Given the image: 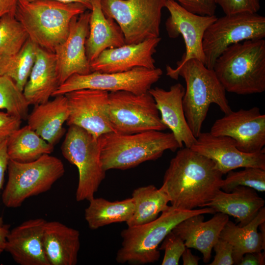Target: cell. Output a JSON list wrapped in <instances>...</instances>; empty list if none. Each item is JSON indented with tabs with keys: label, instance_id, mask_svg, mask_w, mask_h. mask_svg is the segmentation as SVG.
Instances as JSON below:
<instances>
[{
	"label": "cell",
	"instance_id": "cell-31",
	"mask_svg": "<svg viewBox=\"0 0 265 265\" xmlns=\"http://www.w3.org/2000/svg\"><path fill=\"white\" fill-rule=\"evenodd\" d=\"M37 47L28 39L16 53L0 56V75L11 79L22 92L34 63Z\"/></svg>",
	"mask_w": 265,
	"mask_h": 265
},
{
	"label": "cell",
	"instance_id": "cell-27",
	"mask_svg": "<svg viewBox=\"0 0 265 265\" xmlns=\"http://www.w3.org/2000/svg\"><path fill=\"white\" fill-rule=\"evenodd\" d=\"M265 222V208L263 207L248 224L240 227L230 220L222 230L219 238L228 241L233 247L235 265H238L243 256L250 252L265 251V238L258 232L259 225Z\"/></svg>",
	"mask_w": 265,
	"mask_h": 265
},
{
	"label": "cell",
	"instance_id": "cell-1",
	"mask_svg": "<svg viewBox=\"0 0 265 265\" xmlns=\"http://www.w3.org/2000/svg\"><path fill=\"white\" fill-rule=\"evenodd\" d=\"M223 175L212 159L182 147L171 159L160 188L174 208H203L221 189Z\"/></svg>",
	"mask_w": 265,
	"mask_h": 265
},
{
	"label": "cell",
	"instance_id": "cell-6",
	"mask_svg": "<svg viewBox=\"0 0 265 265\" xmlns=\"http://www.w3.org/2000/svg\"><path fill=\"white\" fill-rule=\"evenodd\" d=\"M214 213V210L208 207L186 210L169 206L154 220L128 227L121 232L123 240L115 260L118 263L131 265L153 263L160 256L159 245L178 224L191 216Z\"/></svg>",
	"mask_w": 265,
	"mask_h": 265
},
{
	"label": "cell",
	"instance_id": "cell-16",
	"mask_svg": "<svg viewBox=\"0 0 265 265\" xmlns=\"http://www.w3.org/2000/svg\"><path fill=\"white\" fill-rule=\"evenodd\" d=\"M190 148L212 159L223 174L246 167L265 170V148L255 153H244L237 147L235 141L229 136L201 132Z\"/></svg>",
	"mask_w": 265,
	"mask_h": 265
},
{
	"label": "cell",
	"instance_id": "cell-36",
	"mask_svg": "<svg viewBox=\"0 0 265 265\" xmlns=\"http://www.w3.org/2000/svg\"><path fill=\"white\" fill-rule=\"evenodd\" d=\"M225 15L241 12L257 13L260 9V0H214Z\"/></svg>",
	"mask_w": 265,
	"mask_h": 265
},
{
	"label": "cell",
	"instance_id": "cell-13",
	"mask_svg": "<svg viewBox=\"0 0 265 265\" xmlns=\"http://www.w3.org/2000/svg\"><path fill=\"white\" fill-rule=\"evenodd\" d=\"M210 132L215 136L232 138L241 151L259 152L265 145V115L256 106L248 109L231 111L217 119Z\"/></svg>",
	"mask_w": 265,
	"mask_h": 265
},
{
	"label": "cell",
	"instance_id": "cell-5",
	"mask_svg": "<svg viewBox=\"0 0 265 265\" xmlns=\"http://www.w3.org/2000/svg\"><path fill=\"white\" fill-rule=\"evenodd\" d=\"M104 169L126 170L161 157L166 150L174 152L180 146L172 132L159 131L122 134L113 132L98 138Z\"/></svg>",
	"mask_w": 265,
	"mask_h": 265
},
{
	"label": "cell",
	"instance_id": "cell-10",
	"mask_svg": "<svg viewBox=\"0 0 265 265\" xmlns=\"http://www.w3.org/2000/svg\"><path fill=\"white\" fill-rule=\"evenodd\" d=\"M107 114L113 132L119 134L167 129L149 91L140 94L126 91L109 92Z\"/></svg>",
	"mask_w": 265,
	"mask_h": 265
},
{
	"label": "cell",
	"instance_id": "cell-34",
	"mask_svg": "<svg viewBox=\"0 0 265 265\" xmlns=\"http://www.w3.org/2000/svg\"><path fill=\"white\" fill-rule=\"evenodd\" d=\"M223 179L220 188L229 192L238 186L251 187L259 192L265 191V170L259 167H246L238 171H230Z\"/></svg>",
	"mask_w": 265,
	"mask_h": 265
},
{
	"label": "cell",
	"instance_id": "cell-26",
	"mask_svg": "<svg viewBox=\"0 0 265 265\" xmlns=\"http://www.w3.org/2000/svg\"><path fill=\"white\" fill-rule=\"evenodd\" d=\"M89 32L85 41L86 54L90 63L104 50L125 44L121 28L112 19L106 16L101 0H91Z\"/></svg>",
	"mask_w": 265,
	"mask_h": 265
},
{
	"label": "cell",
	"instance_id": "cell-12",
	"mask_svg": "<svg viewBox=\"0 0 265 265\" xmlns=\"http://www.w3.org/2000/svg\"><path fill=\"white\" fill-rule=\"evenodd\" d=\"M162 73L159 68L149 69L137 67L119 73L91 72L85 75L75 74L60 84L52 97L82 89L108 92L126 91L140 94L148 91L152 85L160 78Z\"/></svg>",
	"mask_w": 265,
	"mask_h": 265
},
{
	"label": "cell",
	"instance_id": "cell-30",
	"mask_svg": "<svg viewBox=\"0 0 265 265\" xmlns=\"http://www.w3.org/2000/svg\"><path fill=\"white\" fill-rule=\"evenodd\" d=\"M132 198L134 209L132 217L126 222L128 227L150 222L169 207V200L166 194L152 185L135 188Z\"/></svg>",
	"mask_w": 265,
	"mask_h": 265
},
{
	"label": "cell",
	"instance_id": "cell-25",
	"mask_svg": "<svg viewBox=\"0 0 265 265\" xmlns=\"http://www.w3.org/2000/svg\"><path fill=\"white\" fill-rule=\"evenodd\" d=\"M27 117V125L40 136L54 145L65 133L63 127L69 109L65 95L54 96L53 100L34 106Z\"/></svg>",
	"mask_w": 265,
	"mask_h": 265
},
{
	"label": "cell",
	"instance_id": "cell-18",
	"mask_svg": "<svg viewBox=\"0 0 265 265\" xmlns=\"http://www.w3.org/2000/svg\"><path fill=\"white\" fill-rule=\"evenodd\" d=\"M161 38H150L137 43L106 49L90 63L91 72L119 73L142 67L156 68L153 54Z\"/></svg>",
	"mask_w": 265,
	"mask_h": 265
},
{
	"label": "cell",
	"instance_id": "cell-28",
	"mask_svg": "<svg viewBox=\"0 0 265 265\" xmlns=\"http://www.w3.org/2000/svg\"><path fill=\"white\" fill-rule=\"evenodd\" d=\"M85 209L84 218L88 227L96 230L116 222L128 221L134 209L133 199L110 201L103 198H93Z\"/></svg>",
	"mask_w": 265,
	"mask_h": 265
},
{
	"label": "cell",
	"instance_id": "cell-9",
	"mask_svg": "<svg viewBox=\"0 0 265 265\" xmlns=\"http://www.w3.org/2000/svg\"><path fill=\"white\" fill-rule=\"evenodd\" d=\"M166 3V0H101L106 16L121 28L125 44L159 37L161 11Z\"/></svg>",
	"mask_w": 265,
	"mask_h": 265
},
{
	"label": "cell",
	"instance_id": "cell-23",
	"mask_svg": "<svg viewBox=\"0 0 265 265\" xmlns=\"http://www.w3.org/2000/svg\"><path fill=\"white\" fill-rule=\"evenodd\" d=\"M265 200L249 187L238 186L226 192L219 189L212 199L203 207L212 208L215 212L231 215L237 219L240 227L250 222L264 207Z\"/></svg>",
	"mask_w": 265,
	"mask_h": 265
},
{
	"label": "cell",
	"instance_id": "cell-21",
	"mask_svg": "<svg viewBox=\"0 0 265 265\" xmlns=\"http://www.w3.org/2000/svg\"><path fill=\"white\" fill-rule=\"evenodd\" d=\"M203 214L185 219L172 231L184 241L186 247L193 248L201 252L203 262L207 263L211 258L212 249L229 218V215L217 212L211 219L204 221Z\"/></svg>",
	"mask_w": 265,
	"mask_h": 265
},
{
	"label": "cell",
	"instance_id": "cell-20",
	"mask_svg": "<svg viewBox=\"0 0 265 265\" xmlns=\"http://www.w3.org/2000/svg\"><path fill=\"white\" fill-rule=\"evenodd\" d=\"M149 92L154 98L162 123L171 131L180 148H190L196 141L186 120L183 105L185 89L181 83L172 85L168 91L156 87Z\"/></svg>",
	"mask_w": 265,
	"mask_h": 265
},
{
	"label": "cell",
	"instance_id": "cell-42",
	"mask_svg": "<svg viewBox=\"0 0 265 265\" xmlns=\"http://www.w3.org/2000/svg\"><path fill=\"white\" fill-rule=\"evenodd\" d=\"M18 0H0V19L8 14L14 15Z\"/></svg>",
	"mask_w": 265,
	"mask_h": 265
},
{
	"label": "cell",
	"instance_id": "cell-14",
	"mask_svg": "<svg viewBox=\"0 0 265 265\" xmlns=\"http://www.w3.org/2000/svg\"><path fill=\"white\" fill-rule=\"evenodd\" d=\"M108 93L82 89L65 94L69 109L67 125L80 127L96 138L113 132L107 114Z\"/></svg>",
	"mask_w": 265,
	"mask_h": 265
},
{
	"label": "cell",
	"instance_id": "cell-45",
	"mask_svg": "<svg viewBox=\"0 0 265 265\" xmlns=\"http://www.w3.org/2000/svg\"><path fill=\"white\" fill-rule=\"evenodd\" d=\"M64 3H79L83 5L88 10H91V0H53Z\"/></svg>",
	"mask_w": 265,
	"mask_h": 265
},
{
	"label": "cell",
	"instance_id": "cell-33",
	"mask_svg": "<svg viewBox=\"0 0 265 265\" xmlns=\"http://www.w3.org/2000/svg\"><path fill=\"white\" fill-rule=\"evenodd\" d=\"M29 104L23 92L10 78L0 75V109L25 120L28 117Z\"/></svg>",
	"mask_w": 265,
	"mask_h": 265
},
{
	"label": "cell",
	"instance_id": "cell-32",
	"mask_svg": "<svg viewBox=\"0 0 265 265\" xmlns=\"http://www.w3.org/2000/svg\"><path fill=\"white\" fill-rule=\"evenodd\" d=\"M28 37L14 15L8 14L0 19V56L18 53Z\"/></svg>",
	"mask_w": 265,
	"mask_h": 265
},
{
	"label": "cell",
	"instance_id": "cell-37",
	"mask_svg": "<svg viewBox=\"0 0 265 265\" xmlns=\"http://www.w3.org/2000/svg\"><path fill=\"white\" fill-rule=\"evenodd\" d=\"M187 11L201 16H213L217 5L214 0H173Z\"/></svg>",
	"mask_w": 265,
	"mask_h": 265
},
{
	"label": "cell",
	"instance_id": "cell-38",
	"mask_svg": "<svg viewBox=\"0 0 265 265\" xmlns=\"http://www.w3.org/2000/svg\"><path fill=\"white\" fill-rule=\"evenodd\" d=\"M215 254L210 265H234L233 247L227 240L219 238L213 247Z\"/></svg>",
	"mask_w": 265,
	"mask_h": 265
},
{
	"label": "cell",
	"instance_id": "cell-39",
	"mask_svg": "<svg viewBox=\"0 0 265 265\" xmlns=\"http://www.w3.org/2000/svg\"><path fill=\"white\" fill-rule=\"evenodd\" d=\"M22 119L7 112L0 111V142L8 139L20 128Z\"/></svg>",
	"mask_w": 265,
	"mask_h": 265
},
{
	"label": "cell",
	"instance_id": "cell-11",
	"mask_svg": "<svg viewBox=\"0 0 265 265\" xmlns=\"http://www.w3.org/2000/svg\"><path fill=\"white\" fill-rule=\"evenodd\" d=\"M265 37V17L257 13L241 12L217 18L204 34L205 65L213 69L216 59L233 44Z\"/></svg>",
	"mask_w": 265,
	"mask_h": 265
},
{
	"label": "cell",
	"instance_id": "cell-35",
	"mask_svg": "<svg viewBox=\"0 0 265 265\" xmlns=\"http://www.w3.org/2000/svg\"><path fill=\"white\" fill-rule=\"evenodd\" d=\"M186 246L184 241L172 231L169 232L162 240L159 248L164 250L162 265H178Z\"/></svg>",
	"mask_w": 265,
	"mask_h": 265
},
{
	"label": "cell",
	"instance_id": "cell-24",
	"mask_svg": "<svg viewBox=\"0 0 265 265\" xmlns=\"http://www.w3.org/2000/svg\"><path fill=\"white\" fill-rule=\"evenodd\" d=\"M80 232L56 221L46 222L43 235L50 265H75L80 248Z\"/></svg>",
	"mask_w": 265,
	"mask_h": 265
},
{
	"label": "cell",
	"instance_id": "cell-2",
	"mask_svg": "<svg viewBox=\"0 0 265 265\" xmlns=\"http://www.w3.org/2000/svg\"><path fill=\"white\" fill-rule=\"evenodd\" d=\"M166 75L178 80L182 77L186 83L183 105L187 124L197 138L210 105L215 104L225 114L232 111L226 90L213 69H209L196 59H190L179 67L166 66Z\"/></svg>",
	"mask_w": 265,
	"mask_h": 265
},
{
	"label": "cell",
	"instance_id": "cell-17",
	"mask_svg": "<svg viewBox=\"0 0 265 265\" xmlns=\"http://www.w3.org/2000/svg\"><path fill=\"white\" fill-rule=\"evenodd\" d=\"M89 10L72 19L67 37L53 52L60 85L74 74L91 72L85 51L90 16Z\"/></svg>",
	"mask_w": 265,
	"mask_h": 265
},
{
	"label": "cell",
	"instance_id": "cell-4",
	"mask_svg": "<svg viewBox=\"0 0 265 265\" xmlns=\"http://www.w3.org/2000/svg\"><path fill=\"white\" fill-rule=\"evenodd\" d=\"M213 69L225 90L238 95L265 91V40H247L228 47Z\"/></svg>",
	"mask_w": 265,
	"mask_h": 265
},
{
	"label": "cell",
	"instance_id": "cell-7",
	"mask_svg": "<svg viewBox=\"0 0 265 265\" xmlns=\"http://www.w3.org/2000/svg\"><path fill=\"white\" fill-rule=\"evenodd\" d=\"M8 180L2 194L4 205L20 207L26 199L49 190L65 173L62 161L45 154L35 160L21 162L9 159Z\"/></svg>",
	"mask_w": 265,
	"mask_h": 265
},
{
	"label": "cell",
	"instance_id": "cell-15",
	"mask_svg": "<svg viewBox=\"0 0 265 265\" xmlns=\"http://www.w3.org/2000/svg\"><path fill=\"white\" fill-rule=\"evenodd\" d=\"M165 7L170 13L165 22L169 37L175 38L182 35L186 46L185 53L177 62L176 67L190 59H196L204 63L202 46L204 34L207 28L216 20V16L192 13L173 0H166Z\"/></svg>",
	"mask_w": 265,
	"mask_h": 265
},
{
	"label": "cell",
	"instance_id": "cell-19",
	"mask_svg": "<svg viewBox=\"0 0 265 265\" xmlns=\"http://www.w3.org/2000/svg\"><path fill=\"white\" fill-rule=\"evenodd\" d=\"M46 222L41 218L31 219L9 231L4 251L20 265H50L43 243Z\"/></svg>",
	"mask_w": 265,
	"mask_h": 265
},
{
	"label": "cell",
	"instance_id": "cell-8",
	"mask_svg": "<svg viewBox=\"0 0 265 265\" xmlns=\"http://www.w3.org/2000/svg\"><path fill=\"white\" fill-rule=\"evenodd\" d=\"M69 127L61 147L62 154L78 170L76 200L89 201L94 197L106 177L98 139L80 127L75 125Z\"/></svg>",
	"mask_w": 265,
	"mask_h": 265
},
{
	"label": "cell",
	"instance_id": "cell-29",
	"mask_svg": "<svg viewBox=\"0 0 265 265\" xmlns=\"http://www.w3.org/2000/svg\"><path fill=\"white\" fill-rule=\"evenodd\" d=\"M53 147L28 125L16 131L7 141L9 159L21 162L32 161L43 155L50 154Z\"/></svg>",
	"mask_w": 265,
	"mask_h": 265
},
{
	"label": "cell",
	"instance_id": "cell-40",
	"mask_svg": "<svg viewBox=\"0 0 265 265\" xmlns=\"http://www.w3.org/2000/svg\"><path fill=\"white\" fill-rule=\"evenodd\" d=\"M7 139L0 142V192L4 180V174L7 169L9 157L7 152ZM3 225L2 218L0 216V226Z\"/></svg>",
	"mask_w": 265,
	"mask_h": 265
},
{
	"label": "cell",
	"instance_id": "cell-22",
	"mask_svg": "<svg viewBox=\"0 0 265 265\" xmlns=\"http://www.w3.org/2000/svg\"><path fill=\"white\" fill-rule=\"evenodd\" d=\"M59 85L54 53L38 46L34 63L23 91L29 105L48 101Z\"/></svg>",
	"mask_w": 265,
	"mask_h": 265
},
{
	"label": "cell",
	"instance_id": "cell-44",
	"mask_svg": "<svg viewBox=\"0 0 265 265\" xmlns=\"http://www.w3.org/2000/svg\"><path fill=\"white\" fill-rule=\"evenodd\" d=\"M10 225L3 224L0 226V255L4 251L7 236L9 232Z\"/></svg>",
	"mask_w": 265,
	"mask_h": 265
},
{
	"label": "cell",
	"instance_id": "cell-43",
	"mask_svg": "<svg viewBox=\"0 0 265 265\" xmlns=\"http://www.w3.org/2000/svg\"><path fill=\"white\" fill-rule=\"evenodd\" d=\"M182 259L184 265H197L200 258L194 255L188 248L186 247L182 255Z\"/></svg>",
	"mask_w": 265,
	"mask_h": 265
},
{
	"label": "cell",
	"instance_id": "cell-41",
	"mask_svg": "<svg viewBox=\"0 0 265 265\" xmlns=\"http://www.w3.org/2000/svg\"><path fill=\"white\" fill-rule=\"evenodd\" d=\"M265 264V252H256L245 254L239 263V265H264Z\"/></svg>",
	"mask_w": 265,
	"mask_h": 265
},
{
	"label": "cell",
	"instance_id": "cell-3",
	"mask_svg": "<svg viewBox=\"0 0 265 265\" xmlns=\"http://www.w3.org/2000/svg\"><path fill=\"white\" fill-rule=\"evenodd\" d=\"M87 9L79 3L18 0L15 17L38 47L53 53L68 36L72 19Z\"/></svg>",
	"mask_w": 265,
	"mask_h": 265
}]
</instances>
